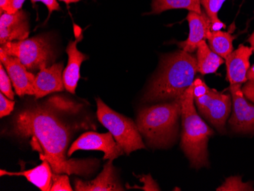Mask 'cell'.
I'll return each instance as SVG.
<instances>
[{"label":"cell","mask_w":254,"mask_h":191,"mask_svg":"<svg viewBox=\"0 0 254 191\" xmlns=\"http://www.w3.org/2000/svg\"><path fill=\"white\" fill-rule=\"evenodd\" d=\"M12 82L8 76L6 70L3 68V65H0V92L5 95L7 98L14 100L15 94L12 91Z\"/></svg>","instance_id":"603a6c76"},{"label":"cell","mask_w":254,"mask_h":191,"mask_svg":"<svg viewBox=\"0 0 254 191\" xmlns=\"http://www.w3.org/2000/svg\"><path fill=\"white\" fill-rule=\"evenodd\" d=\"M63 73V63L52 64L38 71L34 80V96L36 99L54 92H63L65 88Z\"/></svg>","instance_id":"7c38bea8"},{"label":"cell","mask_w":254,"mask_h":191,"mask_svg":"<svg viewBox=\"0 0 254 191\" xmlns=\"http://www.w3.org/2000/svg\"><path fill=\"white\" fill-rule=\"evenodd\" d=\"M25 0H13L11 3V8H10L9 14L16 13L17 12L21 10L23 4L25 2Z\"/></svg>","instance_id":"f1b7e54d"},{"label":"cell","mask_w":254,"mask_h":191,"mask_svg":"<svg viewBox=\"0 0 254 191\" xmlns=\"http://www.w3.org/2000/svg\"><path fill=\"white\" fill-rule=\"evenodd\" d=\"M252 48L241 44L225 59L227 67V80L230 85H241L248 82L250 69V58L253 54Z\"/></svg>","instance_id":"4fadbf2b"},{"label":"cell","mask_w":254,"mask_h":191,"mask_svg":"<svg viewBox=\"0 0 254 191\" xmlns=\"http://www.w3.org/2000/svg\"><path fill=\"white\" fill-rule=\"evenodd\" d=\"M60 1H62V2H65V4H70L78 2L80 0H60Z\"/></svg>","instance_id":"d6a6232c"},{"label":"cell","mask_w":254,"mask_h":191,"mask_svg":"<svg viewBox=\"0 0 254 191\" xmlns=\"http://www.w3.org/2000/svg\"><path fill=\"white\" fill-rule=\"evenodd\" d=\"M201 5L205 8L207 15L210 18L212 31H220L225 25L219 20L218 13L226 0H200Z\"/></svg>","instance_id":"44dd1931"},{"label":"cell","mask_w":254,"mask_h":191,"mask_svg":"<svg viewBox=\"0 0 254 191\" xmlns=\"http://www.w3.org/2000/svg\"><path fill=\"white\" fill-rule=\"evenodd\" d=\"M96 102L98 121L112 134L124 153L129 155L134 151L145 149L136 124L130 118L117 113L100 98H97Z\"/></svg>","instance_id":"5b68a950"},{"label":"cell","mask_w":254,"mask_h":191,"mask_svg":"<svg viewBox=\"0 0 254 191\" xmlns=\"http://www.w3.org/2000/svg\"><path fill=\"white\" fill-rule=\"evenodd\" d=\"M247 78H248V80L254 81V64L252 67H250Z\"/></svg>","instance_id":"4dcf8cb0"},{"label":"cell","mask_w":254,"mask_h":191,"mask_svg":"<svg viewBox=\"0 0 254 191\" xmlns=\"http://www.w3.org/2000/svg\"><path fill=\"white\" fill-rule=\"evenodd\" d=\"M194 102L202 116L218 130H225V124L232 110V95L209 88L205 95L194 98Z\"/></svg>","instance_id":"52a82bcc"},{"label":"cell","mask_w":254,"mask_h":191,"mask_svg":"<svg viewBox=\"0 0 254 191\" xmlns=\"http://www.w3.org/2000/svg\"><path fill=\"white\" fill-rule=\"evenodd\" d=\"M23 176L26 178L30 183L35 185L42 191H50L52 186L53 170L50 164L47 161L30 170L20 172H10L0 170V176Z\"/></svg>","instance_id":"e0dca14e"},{"label":"cell","mask_w":254,"mask_h":191,"mask_svg":"<svg viewBox=\"0 0 254 191\" xmlns=\"http://www.w3.org/2000/svg\"><path fill=\"white\" fill-rule=\"evenodd\" d=\"M235 38V36L228 32L211 31L207 40L210 49L225 60L233 51V41Z\"/></svg>","instance_id":"ffe728a7"},{"label":"cell","mask_w":254,"mask_h":191,"mask_svg":"<svg viewBox=\"0 0 254 191\" xmlns=\"http://www.w3.org/2000/svg\"><path fill=\"white\" fill-rule=\"evenodd\" d=\"M82 38V35L77 37L75 41H71L68 43L66 48L68 64L63 73V78L65 90L71 94H75L80 78V67L84 61L88 59V56L80 52L77 48V44Z\"/></svg>","instance_id":"2e32d148"},{"label":"cell","mask_w":254,"mask_h":191,"mask_svg":"<svg viewBox=\"0 0 254 191\" xmlns=\"http://www.w3.org/2000/svg\"><path fill=\"white\" fill-rule=\"evenodd\" d=\"M51 191H72L69 178L66 174L53 173Z\"/></svg>","instance_id":"cb8c5ba5"},{"label":"cell","mask_w":254,"mask_h":191,"mask_svg":"<svg viewBox=\"0 0 254 191\" xmlns=\"http://www.w3.org/2000/svg\"><path fill=\"white\" fill-rule=\"evenodd\" d=\"M196 58L180 50L161 58L158 73L144 95L145 102L180 99L193 83L197 73Z\"/></svg>","instance_id":"7a4b0ae2"},{"label":"cell","mask_w":254,"mask_h":191,"mask_svg":"<svg viewBox=\"0 0 254 191\" xmlns=\"http://www.w3.org/2000/svg\"><path fill=\"white\" fill-rule=\"evenodd\" d=\"M31 1L33 4L38 2H43L48 8L50 15L54 11H59L61 9V7L57 0H31Z\"/></svg>","instance_id":"4316f807"},{"label":"cell","mask_w":254,"mask_h":191,"mask_svg":"<svg viewBox=\"0 0 254 191\" xmlns=\"http://www.w3.org/2000/svg\"><path fill=\"white\" fill-rule=\"evenodd\" d=\"M78 150L101 151L105 153L103 157L105 160H114L124 153V149L110 132L107 133L85 132L71 145L68 150V156H71Z\"/></svg>","instance_id":"ba28073f"},{"label":"cell","mask_w":254,"mask_h":191,"mask_svg":"<svg viewBox=\"0 0 254 191\" xmlns=\"http://www.w3.org/2000/svg\"><path fill=\"white\" fill-rule=\"evenodd\" d=\"M181 115V98L147 107L138 113L137 127L150 147H168L176 139Z\"/></svg>","instance_id":"3957f363"},{"label":"cell","mask_w":254,"mask_h":191,"mask_svg":"<svg viewBox=\"0 0 254 191\" xmlns=\"http://www.w3.org/2000/svg\"><path fill=\"white\" fill-rule=\"evenodd\" d=\"M0 52L18 58L31 72L51 65L54 57L51 43L44 36L7 43L1 45Z\"/></svg>","instance_id":"8992f818"},{"label":"cell","mask_w":254,"mask_h":191,"mask_svg":"<svg viewBox=\"0 0 254 191\" xmlns=\"http://www.w3.org/2000/svg\"><path fill=\"white\" fill-rule=\"evenodd\" d=\"M233 113L229 125L238 132H254V105L248 102L244 95L241 85H230Z\"/></svg>","instance_id":"9c48e42d"},{"label":"cell","mask_w":254,"mask_h":191,"mask_svg":"<svg viewBox=\"0 0 254 191\" xmlns=\"http://www.w3.org/2000/svg\"><path fill=\"white\" fill-rule=\"evenodd\" d=\"M198 72L202 75L215 73L218 68L225 63L223 58L215 54L206 44L205 40L201 41L196 52Z\"/></svg>","instance_id":"ac0fdd59"},{"label":"cell","mask_w":254,"mask_h":191,"mask_svg":"<svg viewBox=\"0 0 254 191\" xmlns=\"http://www.w3.org/2000/svg\"><path fill=\"white\" fill-rule=\"evenodd\" d=\"M0 61L11 78L15 92L18 96L34 95V80L36 75L30 72L18 58L0 52Z\"/></svg>","instance_id":"30bf717a"},{"label":"cell","mask_w":254,"mask_h":191,"mask_svg":"<svg viewBox=\"0 0 254 191\" xmlns=\"http://www.w3.org/2000/svg\"><path fill=\"white\" fill-rule=\"evenodd\" d=\"M216 191H254V189L251 184L243 183L240 177H232L228 178Z\"/></svg>","instance_id":"7402d4cb"},{"label":"cell","mask_w":254,"mask_h":191,"mask_svg":"<svg viewBox=\"0 0 254 191\" xmlns=\"http://www.w3.org/2000/svg\"><path fill=\"white\" fill-rule=\"evenodd\" d=\"M187 19L189 23V37L186 41L179 43V46L183 51L191 54L197 50L201 41L207 39L211 32L212 22L207 14H198L194 12H190Z\"/></svg>","instance_id":"5bb4252c"},{"label":"cell","mask_w":254,"mask_h":191,"mask_svg":"<svg viewBox=\"0 0 254 191\" xmlns=\"http://www.w3.org/2000/svg\"><path fill=\"white\" fill-rule=\"evenodd\" d=\"M113 161L104 165L102 172L92 181H82L75 178L74 180L75 190L77 191H124L120 184L115 173Z\"/></svg>","instance_id":"9a60e30c"},{"label":"cell","mask_w":254,"mask_h":191,"mask_svg":"<svg viewBox=\"0 0 254 191\" xmlns=\"http://www.w3.org/2000/svg\"><path fill=\"white\" fill-rule=\"evenodd\" d=\"M13 0H0V13H8Z\"/></svg>","instance_id":"f546056e"},{"label":"cell","mask_w":254,"mask_h":191,"mask_svg":"<svg viewBox=\"0 0 254 191\" xmlns=\"http://www.w3.org/2000/svg\"><path fill=\"white\" fill-rule=\"evenodd\" d=\"M71 104L56 96L46 103L31 105L15 115L12 132L18 137L30 138L33 150L39 153L41 160L50 164L54 173L87 175L92 167L90 161L68 159L67 149L74 132L86 124L72 125L63 118Z\"/></svg>","instance_id":"6da1fadb"},{"label":"cell","mask_w":254,"mask_h":191,"mask_svg":"<svg viewBox=\"0 0 254 191\" xmlns=\"http://www.w3.org/2000/svg\"><path fill=\"white\" fill-rule=\"evenodd\" d=\"M29 22L25 11L16 13L4 12L0 17V44L1 45L12 41H22L29 35Z\"/></svg>","instance_id":"8fae6325"},{"label":"cell","mask_w":254,"mask_h":191,"mask_svg":"<svg viewBox=\"0 0 254 191\" xmlns=\"http://www.w3.org/2000/svg\"><path fill=\"white\" fill-rule=\"evenodd\" d=\"M192 86H193L194 98L202 96L206 93L207 91L209 89V87L207 86L206 84L199 78L194 80Z\"/></svg>","instance_id":"484cf974"},{"label":"cell","mask_w":254,"mask_h":191,"mask_svg":"<svg viewBox=\"0 0 254 191\" xmlns=\"http://www.w3.org/2000/svg\"><path fill=\"white\" fill-rule=\"evenodd\" d=\"M15 102L0 93V118L8 116L13 111Z\"/></svg>","instance_id":"d4e9b609"},{"label":"cell","mask_w":254,"mask_h":191,"mask_svg":"<svg viewBox=\"0 0 254 191\" xmlns=\"http://www.w3.org/2000/svg\"><path fill=\"white\" fill-rule=\"evenodd\" d=\"M183 132L181 148L194 168L208 166V142L213 130L199 117L194 105L192 84L181 96Z\"/></svg>","instance_id":"277c9868"},{"label":"cell","mask_w":254,"mask_h":191,"mask_svg":"<svg viewBox=\"0 0 254 191\" xmlns=\"http://www.w3.org/2000/svg\"><path fill=\"white\" fill-rule=\"evenodd\" d=\"M241 88L245 96L254 102V81L248 80L245 86Z\"/></svg>","instance_id":"83f0119b"},{"label":"cell","mask_w":254,"mask_h":191,"mask_svg":"<svg viewBox=\"0 0 254 191\" xmlns=\"http://www.w3.org/2000/svg\"><path fill=\"white\" fill-rule=\"evenodd\" d=\"M248 41H249L250 44H251V47L252 48L253 51H254V31L252 35L250 37L249 39H248Z\"/></svg>","instance_id":"1f68e13d"},{"label":"cell","mask_w":254,"mask_h":191,"mask_svg":"<svg viewBox=\"0 0 254 191\" xmlns=\"http://www.w3.org/2000/svg\"><path fill=\"white\" fill-rule=\"evenodd\" d=\"M184 8L202 14L200 0H152L151 14H160L167 10Z\"/></svg>","instance_id":"d6986e66"}]
</instances>
